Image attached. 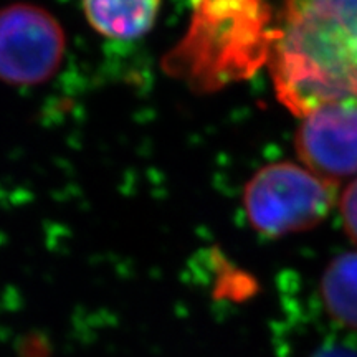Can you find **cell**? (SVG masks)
I'll return each instance as SVG.
<instances>
[{
    "mask_svg": "<svg viewBox=\"0 0 357 357\" xmlns=\"http://www.w3.org/2000/svg\"><path fill=\"white\" fill-rule=\"evenodd\" d=\"M66 37L60 22L35 3L15 2L0 8V79L38 84L63 61Z\"/></svg>",
    "mask_w": 357,
    "mask_h": 357,
    "instance_id": "cell-3",
    "label": "cell"
},
{
    "mask_svg": "<svg viewBox=\"0 0 357 357\" xmlns=\"http://www.w3.org/2000/svg\"><path fill=\"white\" fill-rule=\"evenodd\" d=\"M310 357H357V352L339 344H324Z\"/></svg>",
    "mask_w": 357,
    "mask_h": 357,
    "instance_id": "cell-9",
    "label": "cell"
},
{
    "mask_svg": "<svg viewBox=\"0 0 357 357\" xmlns=\"http://www.w3.org/2000/svg\"><path fill=\"white\" fill-rule=\"evenodd\" d=\"M296 153L306 169L336 184L357 174V106L331 105L312 111L298 128Z\"/></svg>",
    "mask_w": 357,
    "mask_h": 357,
    "instance_id": "cell-5",
    "label": "cell"
},
{
    "mask_svg": "<svg viewBox=\"0 0 357 357\" xmlns=\"http://www.w3.org/2000/svg\"><path fill=\"white\" fill-rule=\"evenodd\" d=\"M336 202V184L293 162L261 167L243 192L252 227L268 236L310 230L328 217Z\"/></svg>",
    "mask_w": 357,
    "mask_h": 357,
    "instance_id": "cell-2",
    "label": "cell"
},
{
    "mask_svg": "<svg viewBox=\"0 0 357 357\" xmlns=\"http://www.w3.org/2000/svg\"><path fill=\"white\" fill-rule=\"evenodd\" d=\"M199 22L204 33L213 38L220 78L250 75L268 60L275 25L266 0H200Z\"/></svg>",
    "mask_w": 357,
    "mask_h": 357,
    "instance_id": "cell-4",
    "label": "cell"
},
{
    "mask_svg": "<svg viewBox=\"0 0 357 357\" xmlns=\"http://www.w3.org/2000/svg\"><path fill=\"white\" fill-rule=\"evenodd\" d=\"M339 207L346 234L357 245V178L344 190Z\"/></svg>",
    "mask_w": 357,
    "mask_h": 357,
    "instance_id": "cell-8",
    "label": "cell"
},
{
    "mask_svg": "<svg viewBox=\"0 0 357 357\" xmlns=\"http://www.w3.org/2000/svg\"><path fill=\"white\" fill-rule=\"evenodd\" d=\"M319 294L334 323L357 331V252L333 258L321 276Z\"/></svg>",
    "mask_w": 357,
    "mask_h": 357,
    "instance_id": "cell-7",
    "label": "cell"
},
{
    "mask_svg": "<svg viewBox=\"0 0 357 357\" xmlns=\"http://www.w3.org/2000/svg\"><path fill=\"white\" fill-rule=\"evenodd\" d=\"M82 8L93 30L109 40H137L153 29L160 0H82Z\"/></svg>",
    "mask_w": 357,
    "mask_h": 357,
    "instance_id": "cell-6",
    "label": "cell"
},
{
    "mask_svg": "<svg viewBox=\"0 0 357 357\" xmlns=\"http://www.w3.org/2000/svg\"><path fill=\"white\" fill-rule=\"evenodd\" d=\"M268 63L293 114L357 106V0H284Z\"/></svg>",
    "mask_w": 357,
    "mask_h": 357,
    "instance_id": "cell-1",
    "label": "cell"
}]
</instances>
